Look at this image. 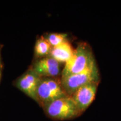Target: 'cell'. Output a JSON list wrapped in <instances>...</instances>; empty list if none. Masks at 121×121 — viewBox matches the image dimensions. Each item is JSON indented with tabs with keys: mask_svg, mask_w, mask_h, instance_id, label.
Instances as JSON below:
<instances>
[{
	"mask_svg": "<svg viewBox=\"0 0 121 121\" xmlns=\"http://www.w3.org/2000/svg\"><path fill=\"white\" fill-rule=\"evenodd\" d=\"M95 65L96 63L90 47L86 43H81L74 50L70 60L65 63L62 77L80 73Z\"/></svg>",
	"mask_w": 121,
	"mask_h": 121,
	"instance_id": "cell-1",
	"label": "cell"
},
{
	"mask_svg": "<svg viewBox=\"0 0 121 121\" xmlns=\"http://www.w3.org/2000/svg\"><path fill=\"white\" fill-rule=\"evenodd\" d=\"M44 109L46 114L54 120H69L81 115L75 102L69 96L56 100Z\"/></svg>",
	"mask_w": 121,
	"mask_h": 121,
	"instance_id": "cell-2",
	"label": "cell"
},
{
	"mask_svg": "<svg viewBox=\"0 0 121 121\" xmlns=\"http://www.w3.org/2000/svg\"><path fill=\"white\" fill-rule=\"evenodd\" d=\"M69 96L62 86L60 80L42 78L37 89L38 103L43 108L56 100Z\"/></svg>",
	"mask_w": 121,
	"mask_h": 121,
	"instance_id": "cell-3",
	"label": "cell"
},
{
	"mask_svg": "<svg viewBox=\"0 0 121 121\" xmlns=\"http://www.w3.org/2000/svg\"><path fill=\"white\" fill-rule=\"evenodd\" d=\"M99 72L95 65L83 72L62 77L60 82L65 93L71 96L80 87L90 83L99 82Z\"/></svg>",
	"mask_w": 121,
	"mask_h": 121,
	"instance_id": "cell-4",
	"label": "cell"
},
{
	"mask_svg": "<svg viewBox=\"0 0 121 121\" xmlns=\"http://www.w3.org/2000/svg\"><path fill=\"white\" fill-rule=\"evenodd\" d=\"M99 82H92L80 87L71 96L81 114L95 99Z\"/></svg>",
	"mask_w": 121,
	"mask_h": 121,
	"instance_id": "cell-5",
	"label": "cell"
},
{
	"mask_svg": "<svg viewBox=\"0 0 121 121\" xmlns=\"http://www.w3.org/2000/svg\"><path fill=\"white\" fill-rule=\"evenodd\" d=\"M41 79L42 78L31 69L18 78L16 85L25 94L38 102L37 89Z\"/></svg>",
	"mask_w": 121,
	"mask_h": 121,
	"instance_id": "cell-6",
	"label": "cell"
},
{
	"mask_svg": "<svg viewBox=\"0 0 121 121\" xmlns=\"http://www.w3.org/2000/svg\"><path fill=\"white\" fill-rule=\"evenodd\" d=\"M40 78H55L60 73V63L51 57L35 62L31 69Z\"/></svg>",
	"mask_w": 121,
	"mask_h": 121,
	"instance_id": "cell-7",
	"label": "cell"
},
{
	"mask_svg": "<svg viewBox=\"0 0 121 121\" xmlns=\"http://www.w3.org/2000/svg\"><path fill=\"white\" fill-rule=\"evenodd\" d=\"M74 50L71 44L67 40L53 47L49 55L60 63H66L73 56Z\"/></svg>",
	"mask_w": 121,
	"mask_h": 121,
	"instance_id": "cell-8",
	"label": "cell"
},
{
	"mask_svg": "<svg viewBox=\"0 0 121 121\" xmlns=\"http://www.w3.org/2000/svg\"><path fill=\"white\" fill-rule=\"evenodd\" d=\"M52 47L45 38L41 37L37 40L35 45V54L37 57L49 55L51 53Z\"/></svg>",
	"mask_w": 121,
	"mask_h": 121,
	"instance_id": "cell-9",
	"label": "cell"
},
{
	"mask_svg": "<svg viewBox=\"0 0 121 121\" xmlns=\"http://www.w3.org/2000/svg\"><path fill=\"white\" fill-rule=\"evenodd\" d=\"M67 34L66 33H52L45 38L51 46H57L63 42L67 41Z\"/></svg>",
	"mask_w": 121,
	"mask_h": 121,
	"instance_id": "cell-10",
	"label": "cell"
},
{
	"mask_svg": "<svg viewBox=\"0 0 121 121\" xmlns=\"http://www.w3.org/2000/svg\"><path fill=\"white\" fill-rule=\"evenodd\" d=\"M1 58H0V65H1Z\"/></svg>",
	"mask_w": 121,
	"mask_h": 121,
	"instance_id": "cell-11",
	"label": "cell"
},
{
	"mask_svg": "<svg viewBox=\"0 0 121 121\" xmlns=\"http://www.w3.org/2000/svg\"><path fill=\"white\" fill-rule=\"evenodd\" d=\"M0 78H1V72H0Z\"/></svg>",
	"mask_w": 121,
	"mask_h": 121,
	"instance_id": "cell-12",
	"label": "cell"
}]
</instances>
